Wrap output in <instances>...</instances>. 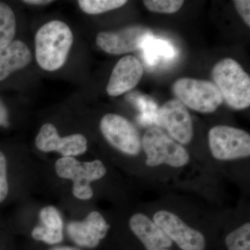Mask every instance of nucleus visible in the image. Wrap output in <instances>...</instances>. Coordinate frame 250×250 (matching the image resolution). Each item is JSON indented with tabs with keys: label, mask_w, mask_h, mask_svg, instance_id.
<instances>
[{
	"label": "nucleus",
	"mask_w": 250,
	"mask_h": 250,
	"mask_svg": "<svg viewBox=\"0 0 250 250\" xmlns=\"http://www.w3.org/2000/svg\"><path fill=\"white\" fill-rule=\"evenodd\" d=\"M14 232L6 235L4 238H0V250H17L15 245Z\"/></svg>",
	"instance_id": "obj_25"
},
{
	"label": "nucleus",
	"mask_w": 250,
	"mask_h": 250,
	"mask_svg": "<svg viewBox=\"0 0 250 250\" xmlns=\"http://www.w3.org/2000/svg\"><path fill=\"white\" fill-rule=\"evenodd\" d=\"M143 75V67L139 59L132 55L120 59L113 67L106 92L117 97L130 91L139 83Z\"/></svg>",
	"instance_id": "obj_14"
},
{
	"label": "nucleus",
	"mask_w": 250,
	"mask_h": 250,
	"mask_svg": "<svg viewBox=\"0 0 250 250\" xmlns=\"http://www.w3.org/2000/svg\"><path fill=\"white\" fill-rule=\"evenodd\" d=\"M126 2L125 0H80L78 4L85 14L97 15L121 8Z\"/></svg>",
	"instance_id": "obj_20"
},
{
	"label": "nucleus",
	"mask_w": 250,
	"mask_h": 250,
	"mask_svg": "<svg viewBox=\"0 0 250 250\" xmlns=\"http://www.w3.org/2000/svg\"><path fill=\"white\" fill-rule=\"evenodd\" d=\"M172 89L181 103L200 113H213L223 103L218 88L209 81L184 77L174 82Z\"/></svg>",
	"instance_id": "obj_7"
},
{
	"label": "nucleus",
	"mask_w": 250,
	"mask_h": 250,
	"mask_svg": "<svg viewBox=\"0 0 250 250\" xmlns=\"http://www.w3.org/2000/svg\"><path fill=\"white\" fill-rule=\"evenodd\" d=\"M153 221L181 250H205V236L198 230L190 228L172 212L159 210L154 215Z\"/></svg>",
	"instance_id": "obj_12"
},
{
	"label": "nucleus",
	"mask_w": 250,
	"mask_h": 250,
	"mask_svg": "<svg viewBox=\"0 0 250 250\" xmlns=\"http://www.w3.org/2000/svg\"><path fill=\"white\" fill-rule=\"evenodd\" d=\"M100 130L106 142L125 155L135 156L141 152L139 131L129 120L116 113H107L100 120Z\"/></svg>",
	"instance_id": "obj_10"
},
{
	"label": "nucleus",
	"mask_w": 250,
	"mask_h": 250,
	"mask_svg": "<svg viewBox=\"0 0 250 250\" xmlns=\"http://www.w3.org/2000/svg\"><path fill=\"white\" fill-rule=\"evenodd\" d=\"M129 228L146 250H171L172 241L152 220L141 213L130 217Z\"/></svg>",
	"instance_id": "obj_15"
},
{
	"label": "nucleus",
	"mask_w": 250,
	"mask_h": 250,
	"mask_svg": "<svg viewBox=\"0 0 250 250\" xmlns=\"http://www.w3.org/2000/svg\"><path fill=\"white\" fill-rule=\"evenodd\" d=\"M208 136L210 152L218 160H236L250 156V136L244 130L218 125L210 129Z\"/></svg>",
	"instance_id": "obj_9"
},
{
	"label": "nucleus",
	"mask_w": 250,
	"mask_h": 250,
	"mask_svg": "<svg viewBox=\"0 0 250 250\" xmlns=\"http://www.w3.org/2000/svg\"><path fill=\"white\" fill-rule=\"evenodd\" d=\"M23 2L27 4L41 6V5L50 4V3L53 2V1H51V0H24Z\"/></svg>",
	"instance_id": "obj_27"
},
{
	"label": "nucleus",
	"mask_w": 250,
	"mask_h": 250,
	"mask_svg": "<svg viewBox=\"0 0 250 250\" xmlns=\"http://www.w3.org/2000/svg\"><path fill=\"white\" fill-rule=\"evenodd\" d=\"M143 3L152 12L174 14L181 9L184 1L180 0H146Z\"/></svg>",
	"instance_id": "obj_22"
},
{
	"label": "nucleus",
	"mask_w": 250,
	"mask_h": 250,
	"mask_svg": "<svg viewBox=\"0 0 250 250\" xmlns=\"http://www.w3.org/2000/svg\"><path fill=\"white\" fill-rule=\"evenodd\" d=\"M24 250H28L27 249H26V248H24Z\"/></svg>",
	"instance_id": "obj_28"
},
{
	"label": "nucleus",
	"mask_w": 250,
	"mask_h": 250,
	"mask_svg": "<svg viewBox=\"0 0 250 250\" xmlns=\"http://www.w3.org/2000/svg\"><path fill=\"white\" fill-rule=\"evenodd\" d=\"M16 27L17 23L14 11L9 5L0 1V49L14 41Z\"/></svg>",
	"instance_id": "obj_19"
},
{
	"label": "nucleus",
	"mask_w": 250,
	"mask_h": 250,
	"mask_svg": "<svg viewBox=\"0 0 250 250\" xmlns=\"http://www.w3.org/2000/svg\"><path fill=\"white\" fill-rule=\"evenodd\" d=\"M228 250H250V223L241 225L225 238Z\"/></svg>",
	"instance_id": "obj_21"
},
{
	"label": "nucleus",
	"mask_w": 250,
	"mask_h": 250,
	"mask_svg": "<svg viewBox=\"0 0 250 250\" xmlns=\"http://www.w3.org/2000/svg\"><path fill=\"white\" fill-rule=\"evenodd\" d=\"M152 35L147 27L129 26L121 30L102 31L97 35L96 42L106 53L121 55L141 49L145 40Z\"/></svg>",
	"instance_id": "obj_13"
},
{
	"label": "nucleus",
	"mask_w": 250,
	"mask_h": 250,
	"mask_svg": "<svg viewBox=\"0 0 250 250\" xmlns=\"http://www.w3.org/2000/svg\"><path fill=\"white\" fill-rule=\"evenodd\" d=\"M9 125V111L6 105L0 98V127H8Z\"/></svg>",
	"instance_id": "obj_26"
},
{
	"label": "nucleus",
	"mask_w": 250,
	"mask_h": 250,
	"mask_svg": "<svg viewBox=\"0 0 250 250\" xmlns=\"http://www.w3.org/2000/svg\"><path fill=\"white\" fill-rule=\"evenodd\" d=\"M66 216L57 204L34 196L17 204L12 225L27 246L51 247L67 243Z\"/></svg>",
	"instance_id": "obj_2"
},
{
	"label": "nucleus",
	"mask_w": 250,
	"mask_h": 250,
	"mask_svg": "<svg viewBox=\"0 0 250 250\" xmlns=\"http://www.w3.org/2000/svg\"><path fill=\"white\" fill-rule=\"evenodd\" d=\"M26 249L28 250H86L79 248L76 246L70 244L69 243H62V244L58 245L51 247H38L30 246L26 245Z\"/></svg>",
	"instance_id": "obj_24"
},
{
	"label": "nucleus",
	"mask_w": 250,
	"mask_h": 250,
	"mask_svg": "<svg viewBox=\"0 0 250 250\" xmlns=\"http://www.w3.org/2000/svg\"><path fill=\"white\" fill-rule=\"evenodd\" d=\"M73 41V34L66 23L54 20L43 24L35 36L36 59L39 66L48 72L62 68Z\"/></svg>",
	"instance_id": "obj_3"
},
{
	"label": "nucleus",
	"mask_w": 250,
	"mask_h": 250,
	"mask_svg": "<svg viewBox=\"0 0 250 250\" xmlns=\"http://www.w3.org/2000/svg\"><path fill=\"white\" fill-rule=\"evenodd\" d=\"M126 99L140 111L137 118L140 124L148 126L149 128L154 126L153 125H156L159 107L151 97L134 91L128 94Z\"/></svg>",
	"instance_id": "obj_18"
},
{
	"label": "nucleus",
	"mask_w": 250,
	"mask_h": 250,
	"mask_svg": "<svg viewBox=\"0 0 250 250\" xmlns=\"http://www.w3.org/2000/svg\"><path fill=\"white\" fill-rule=\"evenodd\" d=\"M141 49L145 62L150 66L156 65L161 59H173L176 55L175 49L170 42L153 35L145 40Z\"/></svg>",
	"instance_id": "obj_17"
},
{
	"label": "nucleus",
	"mask_w": 250,
	"mask_h": 250,
	"mask_svg": "<svg viewBox=\"0 0 250 250\" xmlns=\"http://www.w3.org/2000/svg\"><path fill=\"white\" fill-rule=\"evenodd\" d=\"M41 192L54 200L66 218H78L93 209L95 185L107 177L103 160L82 161L79 158L58 157L39 162Z\"/></svg>",
	"instance_id": "obj_1"
},
{
	"label": "nucleus",
	"mask_w": 250,
	"mask_h": 250,
	"mask_svg": "<svg viewBox=\"0 0 250 250\" xmlns=\"http://www.w3.org/2000/svg\"><path fill=\"white\" fill-rule=\"evenodd\" d=\"M111 223L101 211L93 209L78 218H66L67 243L86 250H95L107 238Z\"/></svg>",
	"instance_id": "obj_6"
},
{
	"label": "nucleus",
	"mask_w": 250,
	"mask_h": 250,
	"mask_svg": "<svg viewBox=\"0 0 250 250\" xmlns=\"http://www.w3.org/2000/svg\"><path fill=\"white\" fill-rule=\"evenodd\" d=\"M237 11L243 18L248 27H250V1L249 0H236L233 1Z\"/></svg>",
	"instance_id": "obj_23"
},
{
	"label": "nucleus",
	"mask_w": 250,
	"mask_h": 250,
	"mask_svg": "<svg viewBox=\"0 0 250 250\" xmlns=\"http://www.w3.org/2000/svg\"><path fill=\"white\" fill-rule=\"evenodd\" d=\"M212 77L230 107L236 110L249 107L250 77L238 62L230 58L222 59L213 67Z\"/></svg>",
	"instance_id": "obj_4"
},
{
	"label": "nucleus",
	"mask_w": 250,
	"mask_h": 250,
	"mask_svg": "<svg viewBox=\"0 0 250 250\" xmlns=\"http://www.w3.org/2000/svg\"><path fill=\"white\" fill-rule=\"evenodd\" d=\"M34 146L41 154L55 153L59 157L79 158L88 152V138L81 132L62 138L52 123L41 125L34 139Z\"/></svg>",
	"instance_id": "obj_8"
},
{
	"label": "nucleus",
	"mask_w": 250,
	"mask_h": 250,
	"mask_svg": "<svg viewBox=\"0 0 250 250\" xmlns=\"http://www.w3.org/2000/svg\"><path fill=\"white\" fill-rule=\"evenodd\" d=\"M141 147L147 156L146 164L149 167L166 164L181 167L190 161L189 153L184 146L158 126L148 128L141 140Z\"/></svg>",
	"instance_id": "obj_5"
},
{
	"label": "nucleus",
	"mask_w": 250,
	"mask_h": 250,
	"mask_svg": "<svg viewBox=\"0 0 250 250\" xmlns=\"http://www.w3.org/2000/svg\"><path fill=\"white\" fill-rule=\"evenodd\" d=\"M156 125L181 145L191 142L193 126L187 106L178 100H171L159 108Z\"/></svg>",
	"instance_id": "obj_11"
},
{
	"label": "nucleus",
	"mask_w": 250,
	"mask_h": 250,
	"mask_svg": "<svg viewBox=\"0 0 250 250\" xmlns=\"http://www.w3.org/2000/svg\"><path fill=\"white\" fill-rule=\"evenodd\" d=\"M32 60L30 49L23 41H12L0 49V82L29 65Z\"/></svg>",
	"instance_id": "obj_16"
}]
</instances>
